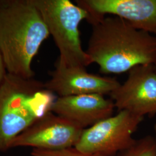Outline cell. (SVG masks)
<instances>
[{
	"label": "cell",
	"mask_w": 156,
	"mask_h": 156,
	"mask_svg": "<svg viewBox=\"0 0 156 156\" xmlns=\"http://www.w3.org/2000/svg\"><path fill=\"white\" fill-rule=\"evenodd\" d=\"M90 24L86 53L101 73L117 74L139 65L156 66V37L151 33L115 16H105Z\"/></svg>",
	"instance_id": "6da1fadb"
},
{
	"label": "cell",
	"mask_w": 156,
	"mask_h": 156,
	"mask_svg": "<svg viewBox=\"0 0 156 156\" xmlns=\"http://www.w3.org/2000/svg\"><path fill=\"white\" fill-rule=\"evenodd\" d=\"M49 35L31 0H0V52L8 73L33 78V60Z\"/></svg>",
	"instance_id": "7a4b0ae2"
},
{
	"label": "cell",
	"mask_w": 156,
	"mask_h": 156,
	"mask_svg": "<svg viewBox=\"0 0 156 156\" xmlns=\"http://www.w3.org/2000/svg\"><path fill=\"white\" fill-rule=\"evenodd\" d=\"M56 99L44 83L7 73L0 86V152L9 149L18 135L51 112Z\"/></svg>",
	"instance_id": "3957f363"
},
{
	"label": "cell",
	"mask_w": 156,
	"mask_h": 156,
	"mask_svg": "<svg viewBox=\"0 0 156 156\" xmlns=\"http://www.w3.org/2000/svg\"><path fill=\"white\" fill-rule=\"evenodd\" d=\"M39 10L60 56L56 67H87L91 63L82 46L79 26L87 12L69 0H31Z\"/></svg>",
	"instance_id": "277c9868"
},
{
	"label": "cell",
	"mask_w": 156,
	"mask_h": 156,
	"mask_svg": "<svg viewBox=\"0 0 156 156\" xmlns=\"http://www.w3.org/2000/svg\"><path fill=\"white\" fill-rule=\"evenodd\" d=\"M143 120L129 112H119L83 129L74 147L87 154L115 156L133 144V135Z\"/></svg>",
	"instance_id": "5b68a950"
},
{
	"label": "cell",
	"mask_w": 156,
	"mask_h": 156,
	"mask_svg": "<svg viewBox=\"0 0 156 156\" xmlns=\"http://www.w3.org/2000/svg\"><path fill=\"white\" fill-rule=\"evenodd\" d=\"M83 128L77 124L54 113H47L12 141L10 149L33 147L46 151L73 147Z\"/></svg>",
	"instance_id": "8992f818"
},
{
	"label": "cell",
	"mask_w": 156,
	"mask_h": 156,
	"mask_svg": "<svg viewBox=\"0 0 156 156\" xmlns=\"http://www.w3.org/2000/svg\"><path fill=\"white\" fill-rule=\"evenodd\" d=\"M119 112L140 117L156 114V66L139 65L128 71L124 83L110 93Z\"/></svg>",
	"instance_id": "52a82bcc"
},
{
	"label": "cell",
	"mask_w": 156,
	"mask_h": 156,
	"mask_svg": "<svg viewBox=\"0 0 156 156\" xmlns=\"http://www.w3.org/2000/svg\"><path fill=\"white\" fill-rule=\"evenodd\" d=\"M91 24L107 15L119 17L134 28L156 33V0H78Z\"/></svg>",
	"instance_id": "ba28073f"
},
{
	"label": "cell",
	"mask_w": 156,
	"mask_h": 156,
	"mask_svg": "<svg viewBox=\"0 0 156 156\" xmlns=\"http://www.w3.org/2000/svg\"><path fill=\"white\" fill-rule=\"evenodd\" d=\"M51 78L44 83L45 89L59 97L109 94L120 85L115 78L87 73L85 67H56Z\"/></svg>",
	"instance_id": "9c48e42d"
},
{
	"label": "cell",
	"mask_w": 156,
	"mask_h": 156,
	"mask_svg": "<svg viewBox=\"0 0 156 156\" xmlns=\"http://www.w3.org/2000/svg\"><path fill=\"white\" fill-rule=\"evenodd\" d=\"M115 108L111 99L103 95L89 94L59 97L51 112L85 129L112 116Z\"/></svg>",
	"instance_id": "30bf717a"
},
{
	"label": "cell",
	"mask_w": 156,
	"mask_h": 156,
	"mask_svg": "<svg viewBox=\"0 0 156 156\" xmlns=\"http://www.w3.org/2000/svg\"><path fill=\"white\" fill-rule=\"evenodd\" d=\"M117 156H156V142L151 135L135 140L127 149L119 152Z\"/></svg>",
	"instance_id": "8fae6325"
},
{
	"label": "cell",
	"mask_w": 156,
	"mask_h": 156,
	"mask_svg": "<svg viewBox=\"0 0 156 156\" xmlns=\"http://www.w3.org/2000/svg\"><path fill=\"white\" fill-rule=\"evenodd\" d=\"M31 155L33 156H102L100 154L82 153L78 151L74 147L58 151H46L33 149Z\"/></svg>",
	"instance_id": "7c38bea8"
},
{
	"label": "cell",
	"mask_w": 156,
	"mask_h": 156,
	"mask_svg": "<svg viewBox=\"0 0 156 156\" xmlns=\"http://www.w3.org/2000/svg\"><path fill=\"white\" fill-rule=\"evenodd\" d=\"M7 73H7L6 69L4 62L3 60L1 53L0 52V86L2 83L3 80H4V79L5 78Z\"/></svg>",
	"instance_id": "4fadbf2b"
},
{
	"label": "cell",
	"mask_w": 156,
	"mask_h": 156,
	"mask_svg": "<svg viewBox=\"0 0 156 156\" xmlns=\"http://www.w3.org/2000/svg\"><path fill=\"white\" fill-rule=\"evenodd\" d=\"M154 134H155V135H154V139H155V140H156V124L154 125Z\"/></svg>",
	"instance_id": "5bb4252c"
},
{
	"label": "cell",
	"mask_w": 156,
	"mask_h": 156,
	"mask_svg": "<svg viewBox=\"0 0 156 156\" xmlns=\"http://www.w3.org/2000/svg\"></svg>",
	"instance_id": "9a60e30c"
}]
</instances>
